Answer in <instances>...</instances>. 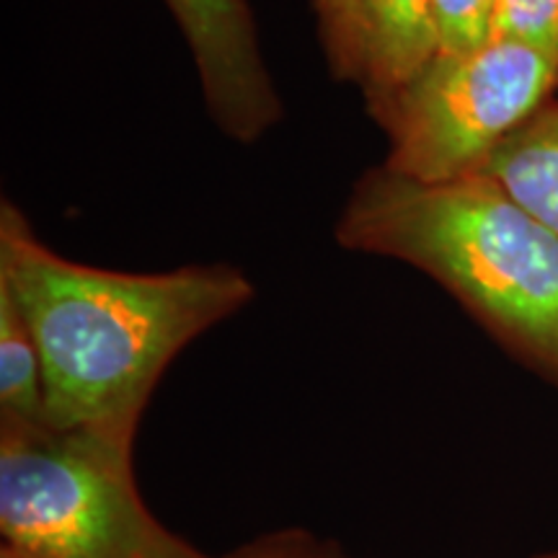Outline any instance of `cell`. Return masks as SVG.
Returning <instances> with one entry per match:
<instances>
[{"instance_id": "8fae6325", "label": "cell", "mask_w": 558, "mask_h": 558, "mask_svg": "<svg viewBox=\"0 0 558 558\" xmlns=\"http://www.w3.org/2000/svg\"><path fill=\"white\" fill-rule=\"evenodd\" d=\"M497 37H514L558 58V0H501Z\"/></svg>"}, {"instance_id": "7c38bea8", "label": "cell", "mask_w": 558, "mask_h": 558, "mask_svg": "<svg viewBox=\"0 0 558 558\" xmlns=\"http://www.w3.org/2000/svg\"><path fill=\"white\" fill-rule=\"evenodd\" d=\"M215 558V556H213ZM220 558H352L337 541L320 538L303 527H284L243 543Z\"/></svg>"}, {"instance_id": "9c48e42d", "label": "cell", "mask_w": 558, "mask_h": 558, "mask_svg": "<svg viewBox=\"0 0 558 558\" xmlns=\"http://www.w3.org/2000/svg\"><path fill=\"white\" fill-rule=\"evenodd\" d=\"M501 0H432L437 52L478 50L497 37Z\"/></svg>"}, {"instance_id": "52a82bcc", "label": "cell", "mask_w": 558, "mask_h": 558, "mask_svg": "<svg viewBox=\"0 0 558 558\" xmlns=\"http://www.w3.org/2000/svg\"><path fill=\"white\" fill-rule=\"evenodd\" d=\"M476 173H484L522 209L558 235V101L535 111L499 143Z\"/></svg>"}, {"instance_id": "7a4b0ae2", "label": "cell", "mask_w": 558, "mask_h": 558, "mask_svg": "<svg viewBox=\"0 0 558 558\" xmlns=\"http://www.w3.org/2000/svg\"><path fill=\"white\" fill-rule=\"evenodd\" d=\"M333 235L435 279L558 388V235L484 173L427 184L375 166L349 192Z\"/></svg>"}, {"instance_id": "ba28073f", "label": "cell", "mask_w": 558, "mask_h": 558, "mask_svg": "<svg viewBox=\"0 0 558 558\" xmlns=\"http://www.w3.org/2000/svg\"><path fill=\"white\" fill-rule=\"evenodd\" d=\"M0 422L47 424L37 339L5 288H0Z\"/></svg>"}, {"instance_id": "8992f818", "label": "cell", "mask_w": 558, "mask_h": 558, "mask_svg": "<svg viewBox=\"0 0 558 558\" xmlns=\"http://www.w3.org/2000/svg\"><path fill=\"white\" fill-rule=\"evenodd\" d=\"M354 16L357 86L375 117L437 54L432 0H354Z\"/></svg>"}, {"instance_id": "30bf717a", "label": "cell", "mask_w": 558, "mask_h": 558, "mask_svg": "<svg viewBox=\"0 0 558 558\" xmlns=\"http://www.w3.org/2000/svg\"><path fill=\"white\" fill-rule=\"evenodd\" d=\"M326 62L339 83H357L360 41L354 0H313Z\"/></svg>"}, {"instance_id": "3957f363", "label": "cell", "mask_w": 558, "mask_h": 558, "mask_svg": "<svg viewBox=\"0 0 558 558\" xmlns=\"http://www.w3.org/2000/svg\"><path fill=\"white\" fill-rule=\"evenodd\" d=\"M0 558H213L160 522L135 448L50 424L0 422Z\"/></svg>"}, {"instance_id": "5b68a950", "label": "cell", "mask_w": 558, "mask_h": 558, "mask_svg": "<svg viewBox=\"0 0 558 558\" xmlns=\"http://www.w3.org/2000/svg\"><path fill=\"white\" fill-rule=\"evenodd\" d=\"M177 19L213 122L235 143H259L284 120L248 0H166Z\"/></svg>"}, {"instance_id": "6da1fadb", "label": "cell", "mask_w": 558, "mask_h": 558, "mask_svg": "<svg viewBox=\"0 0 558 558\" xmlns=\"http://www.w3.org/2000/svg\"><path fill=\"white\" fill-rule=\"evenodd\" d=\"M0 288L37 339L47 424L130 448L171 362L256 295L222 262L120 271L68 259L11 199L0 202Z\"/></svg>"}, {"instance_id": "4fadbf2b", "label": "cell", "mask_w": 558, "mask_h": 558, "mask_svg": "<svg viewBox=\"0 0 558 558\" xmlns=\"http://www.w3.org/2000/svg\"><path fill=\"white\" fill-rule=\"evenodd\" d=\"M535 558H558V550H550V554H541V556H535Z\"/></svg>"}, {"instance_id": "277c9868", "label": "cell", "mask_w": 558, "mask_h": 558, "mask_svg": "<svg viewBox=\"0 0 558 558\" xmlns=\"http://www.w3.org/2000/svg\"><path fill=\"white\" fill-rule=\"evenodd\" d=\"M556 88L558 58L530 41L437 52L373 117L388 137L383 166L427 184L471 177Z\"/></svg>"}]
</instances>
